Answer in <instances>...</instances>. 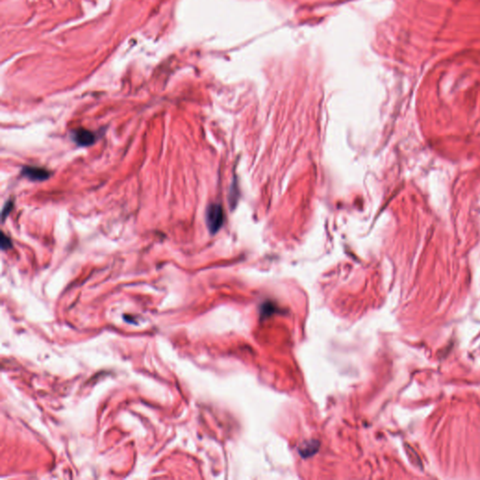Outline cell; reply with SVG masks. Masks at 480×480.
I'll return each mask as SVG.
<instances>
[{
  "instance_id": "6da1fadb",
  "label": "cell",
  "mask_w": 480,
  "mask_h": 480,
  "mask_svg": "<svg viewBox=\"0 0 480 480\" xmlns=\"http://www.w3.org/2000/svg\"><path fill=\"white\" fill-rule=\"evenodd\" d=\"M207 225L211 234H216L224 221V212L220 205L211 204L207 209Z\"/></svg>"
},
{
  "instance_id": "7a4b0ae2",
  "label": "cell",
  "mask_w": 480,
  "mask_h": 480,
  "mask_svg": "<svg viewBox=\"0 0 480 480\" xmlns=\"http://www.w3.org/2000/svg\"><path fill=\"white\" fill-rule=\"evenodd\" d=\"M72 139L80 146H89L96 142V135L92 131L79 128L72 132Z\"/></svg>"
},
{
  "instance_id": "3957f363",
  "label": "cell",
  "mask_w": 480,
  "mask_h": 480,
  "mask_svg": "<svg viewBox=\"0 0 480 480\" xmlns=\"http://www.w3.org/2000/svg\"><path fill=\"white\" fill-rule=\"evenodd\" d=\"M22 175L32 181H44L51 176V173L41 167L25 166L22 168Z\"/></svg>"
},
{
  "instance_id": "277c9868",
  "label": "cell",
  "mask_w": 480,
  "mask_h": 480,
  "mask_svg": "<svg viewBox=\"0 0 480 480\" xmlns=\"http://www.w3.org/2000/svg\"><path fill=\"white\" fill-rule=\"evenodd\" d=\"M0 244H1V249L3 251L10 250L12 248V242L9 237H7L4 233L1 234V239H0Z\"/></svg>"
},
{
  "instance_id": "5b68a950",
  "label": "cell",
  "mask_w": 480,
  "mask_h": 480,
  "mask_svg": "<svg viewBox=\"0 0 480 480\" xmlns=\"http://www.w3.org/2000/svg\"><path fill=\"white\" fill-rule=\"evenodd\" d=\"M12 208H13V203L12 202H7L6 205L4 206L3 210H2V221L3 222L5 221L6 217L10 214V212L12 210Z\"/></svg>"
}]
</instances>
